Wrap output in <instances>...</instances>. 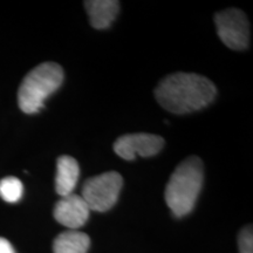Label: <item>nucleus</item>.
I'll return each mask as SVG.
<instances>
[{
	"mask_svg": "<svg viewBox=\"0 0 253 253\" xmlns=\"http://www.w3.org/2000/svg\"><path fill=\"white\" fill-rule=\"evenodd\" d=\"M63 82V69L55 62H43L28 73L18 91L19 108L25 114H36Z\"/></svg>",
	"mask_w": 253,
	"mask_h": 253,
	"instance_id": "3",
	"label": "nucleus"
},
{
	"mask_svg": "<svg viewBox=\"0 0 253 253\" xmlns=\"http://www.w3.org/2000/svg\"><path fill=\"white\" fill-rule=\"evenodd\" d=\"M89 208L81 195L75 194L61 197L53 211L55 220L71 230H78L84 226L89 218Z\"/></svg>",
	"mask_w": 253,
	"mask_h": 253,
	"instance_id": "7",
	"label": "nucleus"
},
{
	"mask_svg": "<svg viewBox=\"0 0 253 253\" xmlns=\"http://www.w3.org/2000/svg\"><path fill=\"white\" fill-rule=\"evenodd\" d=\"M79 176H80V167H79L78 161L67 155L60 156L56 162V194L61 197L73 194L77 186Z\"/></svg>",
	"mask_w": 253,
	"mask_h": 253,
	"instance_id": "8",
	"label": "nucleus"
},
{
	"mask_svg": "<svg viewBox=\"0 0 253 253\" xmlns=\"http://www.w3.org/2000/svg\"><path fill=\"white\" fill-rule=\"evenodd\" d=\"M239 253H253V232L252 226H246L240 231L238 237Z\"/></svg>",
	"mask_w": 253,
	"mask_h": 253,
	"instance_id": "12",
	"label": "nucleus"
},
{
	"mask_svg": "<svg viewBox=\"0 0 253 253\" xmlns=\"http://www.w3.org/2000/svg\"><path fill=\"white\" fill-rule=\"evenodd\" d=\"M24 186L17 177H5L0 181V197L7 203H17L23 197Z\"/></svg>",
	"mask_w": 253,
	"mask_h": 253,
	"instance_id": "11",
	"label": "nucleus"
},
{
	"mask_svg": "<svg viewBox=\"0 0 253 253\" xmlns=\"http://www.w3.org/2000/svg\"><path fill=\"white\" fill-rule=\"evenodd\" d=\"M0 253H15L13 246L7 239L0 237Z\"/></svg>",
	"mask_w": 253,
	"mask_h": 253,
	"instance_id": "13",
	"label": "nucleus"
},
{
	"mask_svg": "<svg viewBox=\"0 0 253 253\" xmlns=\"http://www.w3.org/2000/svg\"><path fill=\"white\" fill-rule=\"evenodd\" d=\"M203 162L190 156L176 168L168 182L164 197L173 216L181 218L194 210L203 188Z\"/></svg>",
	"mask_w": 253,
	"mask_h": 253,
	"instance_id": "2",
	"label": "nucleus"
},
{
	"mask_svg": "<svg viewBox=\"0 0 253 253\" xmlns=\"http://www.w3.org/2000/svg\"><path fill=\"white\" fill-rule=\"evenodd\" d=\"M122 185L123 178L119 172L100 173L84 183L81 197L90 211L106 212L116 204Z\"/></svg>",
	"mask_w": 253,
	"mask_h": 253,
	"instance_id": "4",
	"label": "nucleus"
},
{
	"mask_svg": "<svg viewBox=\"0 0 253 253\" xmlns=\"http://www.w3.org/2000/svg\"><path fill=\"white\" fill-rule=\"evenodd\" d=\"M217 33L230 49L244 50L250 42V24L245 13L238 8H227L214 15Z\"/></svg>",
	"mask_w": 253,
	"mask_h": 253,
	"instance_id": "5",
	"label": "nucleus"
},
{
	"mask_svg": "<svg viewBox=\"0 0 253 253\" xmlns=\"http://www.w3.org/2000/svg\"><path fill=\"white\" fill-rule=\"evenodd\" d=\"M217 88L208 78L195 73H173L155 89L157 102L168 112L183 115L205 108L214 100Z\"/></svg>",
	"mask_w": 253,
	"mask_h": 253,
	"instance_id": "1",
	"label": "nucleus"
},
{
	"mask_svg": "<svg viewBox=\"0 0 253 253\" xmlns=\"http://www.w3.org/2000/svg\"><path fill=\"white\" fill-rule=\"evenodd\" d=\"M90 238L78 230H69L60 233L53 243L54 253H87Z\"/></svg>",
	"mask_w": 253,
	"mask_h": 253,
	"instance_id": "10",
	"label": "nucleus"
},
{
	"mask_svg": "<svg viewBox=\"0 0 253 253\" xmlns=\"http://www.w3.org/2000/svg\"><path fill=\"white\" fill-rule=\"evenodd\" d=\"M164 140L160 135L137 132L122 135L114 143V151L126 161H132L137 156L151 157L163 149Z\"/></svg>",
	"mask_w": 253,
	"mask_h": 253,
	"instance_id": "6",
	"label": "nucleus"
},
{
	"mask_svg": "<svg viewBox=\"0 0 253 253\" xmlns=\"http://www.w3.org/2000/svg\"><path fill=\"white\" fill-rule=\"evenodd\" d=\"M84 7L91 26L96 30H104L118 17L120 2L116 0H88L84 1Z\"/></svg>",
	"mask_w": 253,
	"mask_h": 253,
	"instance_id": "9",
	"label": "nucleus"
}]
</instances>
